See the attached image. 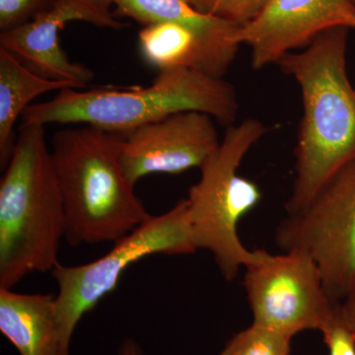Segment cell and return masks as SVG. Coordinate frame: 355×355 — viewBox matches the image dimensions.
Here are the masks:
<instances>
[{"mask_svg":"<svg viewBox=\"0 0 355 355\" xmlns=\"http://www.w3.org/2000/svg\"><path fill=\"white\" fill-rule=\"evenodd\" d=\"M349 29L327 30L277 65L298 83L303 114L294 148L295 179L287 214L307 205L343 166L355 160V88L347 73Z\"/></svg>","mask_w":355,"mask_h":355,"instance_id":"6da1fadb","label":"cell"},{"mask_svg":"<svg viewBox=\"0 0 355 355\" xmlns=\"http://www.w3.org/2000/svg\"><path fill=\"white\" fill-rule=\"evenodd\" d=\"M121 135L83 125L53 135L70 246L119 241L150 218L121 168Z\"/></svg>","mask_w":355,"mask_h":355,"instance_id":"7a4b0ae2","label":"cell"},{"mask_svg":"<svg viewBox=\"0 0 355 355\" xmlns=\"http://www.w3.org/2000/svg\"><path fill=\"white\" fill-rule=\"evenodd\" d=\"M64 237V200L44 125L22 123L0 180V288L51 272Z\"/></svg>","mask_w":355,"mask_h":355,"instance_id":"3957f363","label":"cell"},{"mask_svg":"<svg viewBox=\"0 0 355 355\" xmlns=\"http://www.w3.org/2000/svg\"><path fill=\"white\" fill-rule=\"evenodd\" d=\"M186 111L202 112L230 127L239 112L235 87L198 70L165 69L146 87L64 89L53 99L30 105L21 118L22 123L87 125L125 135Z\"/></svg>","mask_w":355,"mask_h":355,"instance_id":"277c9868","label":"cell"},{"mask_svg":"<svg viewBox=\"0 0 355 355\" xmlns=\"http://www.w3.org/2000/svg\"><path fill=\"white\" fill-rule=\"evenodd\" d=\"M266 132V125L254 118L227 127L216 150L200 168V180L186 198L196 248L212 254L222 277L229 282L260 253L243 245L238 224L260 203L261 191L238 170Z\"/></svg>","mask_w":355,"mask_h":355,"instance_id":"5b68a950","label":"cell"},{"mask_svg":"<svg viewBox=\"0 0 355 355\" xmlns=\"http://www.w3.org/2000/svg\"><path fill=\"white\" fill-rule=\"evenodd\" d=\"M114 244L97 260L80 266L60 263L51 272L58 287L55 306L64 355H70L72 336L80 320L116 289L128 266L153 254L182 256L198 251L186 198L165 214L151 216Z\"/></svg>","mask_w":355,"mask_h":355,"instance_id":"8992f818","label":"cell"},{"mask_svg":"<svg viewBox=\"0 0 355 355\" xmlns=\"http://www.w3.org/2000/svg\"><path fill=\"white\" fill-rule=\"evenodd\" d=\"M275 236L282 252L309 254L329 295L342 302L355 282V160L338 170L302 209L287 214Z\"/></svg>","mask_w":355,"mask_h":355,"instance_id":"52a82bcc","label":"cell"},{"mask_svg":"<svg viewBox=\"0 0 355 355\" xmlns=\"http://www.w3.org/2000/svg\"><path fill=\"white\" fill-rule=\"evenodd\" d=\"M244 287L253 324L293 338L322 331L340 309L324 287L319 268L300 251L272 254L260 250L245 266Z\"/></svg>","mask_w":355,"mask_h":355,"instance_id":"ba28073f","label":"cell"},{"mask_svg":"<svg viewBox=\"0 0 355 355\" xmlns=\"http://www.w3.org/2000/svg\"><path fill=\"white\" fill-rule=\"evenodd\" d=\"M214 121L202 112H181L121 135L123 174L135 186L149 175L200 169L221 142Z\"/></svg>","mask_w":355,"mask_h":355,"instance_id":"9c48e42d","label":"cell"},{"mask_svg":"<svg viewBox=\"0 0 355 355\" xmlns=\"http://www.w3.org/2000/svg\"><path fill=\"white\" fill-rule=\"evenodd\" d=\"M336 27L355 30L349 0H272L256 19L240 27L236 40L251 49L252 67L261 70Z\"/></svg>","mask_w":355,"mask_h":355,"instance_id":"30bf717a","label":"cell"},{"mask_svg":"<svg viewBox=\"0 0 355 355\" xmlns=\"http://www.w3.org/2000/svg\"><path fill=\"white\" fill-rule=\"evenodd\" d=\"M72 21L114 30L128 26L113 12L100 10L86 0H58L53 8L35 19L0 33V48L44 78L85 87L94 73L85 65L71 62L60 44V30Z\"/></svg>","mask_w":355,"mask_h":355,"instance_id":"8fae6325","label":"cell"},{"mask_svg":"<svg viewBox=\"0 0 355 355\" xmlns=\"http://www.w3.org/2000/svg\"><path fill=\"white\" fill-rule=\"evenodd\" d=\"M139 51L147 64L160 70L187 69L223 78L237 53L216 46L195 30L171 22L144 26Z\"/></svg>","mask_w":355,"mask_h":355,"instance_id":"7c38bea8","label":"cell"},{"mask_svg":"<svg viewBox=\"0 0 355 355\" xmlns=\"http://www.w3.org/2000/svg\"><path fill=\"white\" fill-rule=\"evenodd\" d=\"M0 331L19 355H64L55 296L51 294L0 288Z\"/></svg>","mask_w":355,"mask_h":355,"instance_id":"4fadbf2b","label":"cell"},{"mask_svg":"<svg viewBox=\"0 0 355 355\" xmlns=\"http://www.w3.org/2000/svg\"><path fill=\"white\" fill-rule=\"evenodd\" d=\"M74 88L64 81L50 80L33 72L9 51L0 48V165L6 169L17 135L13 130L33 100L51 91Z\"/></svg>","mask_w":355,"mask_h":355,"instance_id":"5bb4252c","label":"cell"},{"mask_svg":"<svg viewBox=\"0 0 355 355\" xmlns=\"http://www.w3.org/2000/svg\"><path fill=\"white\" fill-rule=\"evenodd\" d=\"M116 18H130L144 26L171 22L195 30L209 42L225 49L239 51L236 40L241 26L198 12L184 0H114Z\"/></svg>","mask_w":355,"mask_h":355,"instance_id":"9a60e30c","label":"cell"},{"mask_svg":"<svg viewBox=\"0 0 355 355\" xmlns=\"http://www.w3.org/2000/svg\"><path fill=\"white\" fill-rule=\"evenodd\" d=\"M291 336L252 324L226 343L220 355H291Z\"/></svg>","mask_w":355,"mask_h":355,"instance_id":"2e32d148","label":"cell"},{"mask_svg":"<svg viewBox=\"0 0 355 355\" xmlns=\"http://www.w3.org/2000/svg\"><path fill=\"white\" fill-rule=\"evenodd\" d=\"M205 15L245 26L256 19L272 0H184Z\"/></svg>","mask_w":355,"mask_h":355,"instance_id":"e0dca14e","label":"cell"},{"mask_svg":"<svg viewBox=\"0 0 355 355\" xmlns=\"http://www.w3.org/2000/svg\"><path fill=\"white\" fill-rule=\"evenodd\" d=\"M58 0H0V30L13 29L50 10Z\"/></svg>","mask_w":355,"mask_h":355,"instance_id":"ac0fdd59","label":"cell"},{"mask_svg":"<svg viewBox=\"0 0 355 355\" xmlns=\"http://www.w3.org/2000/svg\"><path fill=\"white\" fill-rule=\"evenodd\" d=\"M321 333L329 355H355V333L343 317L342 304Z\"/></svg>","mask_w":355,"mask_h":355,"instance_id":"d6986e66","label":"cell"},{"mask_svg":"<svg viewBox=\"0 0 355 355\" xmlns=\"http://www.w3.org/2000/svg\"><path fill=\"white\" fill-rule=\"evenodd\" d=\"M342 311L345 321L355 333V282L342 301Z\"/></svg>","mask_w":355,"mask_h":355,"instance_id":"ffe728a7","label":"cell"},{"mask_svg":"<svg viewBox=\"0 0 355 355\" xmlns=\"http://www.w3.org/2000/svg\"><path fill=\"white\" fill-rule=\"evenodd\" d=\"M114 355H144V352L139 342L135 338H128L121 342Z\"/></svg>","mask_w":355,"mask_h":355,"instance_id":"44dd1931","label":"cell"},{"mask_svg":"<svg viewBox=\"0 0 355 355\" xmlns=\"http://www.w3.org/2000/svg\"><path fill=\"white\" fill-rule=\"evenodd\" d=\"M89 3L92 4L96 8L100 10L105 11V12H112L110 10L112 6H114V0H86Z\"/></svg>","mask_w":355,"mask_h":355,"instance_id":"7402d4cb","label":"cell"},{"mask_svg":"<svg viewBox=\"0 0 355 355\" xmlns=\"http://www.w3.org/2000/svg\"><path fill=\"white\" fill-rule=\"evenodd\" d=\"M350 1V3L352 4V6L354 7V9H355V0H349Z\"/></svg>","mask_w":355,"mask_h":355,"instance_id":"603a6c76","label":"cell"}]
</instances>
